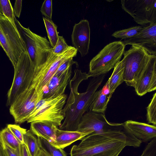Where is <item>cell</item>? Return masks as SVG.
I'll use <instances>...</instances> for the list:
<instances>
[{
    "instance_id": "cell-1",
    "label": "cell",
    "mask_w": 156,
    "mask_h": 156,
    "mask_svg": "<svg viewBox=\"0 0 156 156\" xmlns=\"http://www.w3.org/2000/svg\"><path fill=\"white\" fill-rule=\"evenodd\" d=\"M139 140L123 125L101 133H93L74 145L70 156H118L126 146L137 147Z\"/></svg>"
},
{
    "instance_id": "cell-2",
    "label": "cell",
    "mask_w": 156,
    "mask_h": 156,
    "mask_svg": "<svg viewBox=\"0 0 156 156\" xmlns=\"http://www.w3.org/2000/svg\"><path fill=\"white\" fill-rule=\"evenodd\" d=\"M90 76L80 70L75 69L74 75L69 82L70 93L66 104L62 109L65 118L63 123L59 126L61 130L76 131L79 122L85 113L89 108L97 93V89L102 83L105 74L93 77L89 83L85 92L78 91L79 84L83 80H87Z\"/></svg>"
},
{
    "instance_id": "cell-3",
    "label": "cell",
    "mask_w": 156,
    "mask_h": 156,
    "mask_svg": "<svg viewBox=\"0 0 156 156\" xmlns=\"http://www.w3.org/2000/svg\"><path fill=\"white\" fill-rule=\"evenodd\" d=\"M15 22L35 72L47 61L52 48L45 37L34 33L29 27H23L16 18Z\"/></svg>"
},
{
    "instance_id": "cell-4",
    "label": "cell",
    "mask_w": 156,
    "mask_h": 156,
    "mask_svg": "<svg viewBox=\"0 0 156 156\" xmlns=\"http://www.w3.org/2000/svg\"><path fill=\"white\" fill-rule=\"evenodd\" d=\"M123 55L121 61L124 66V81L127 85L134 87L153 55L149 54L142 48L133 45L124 51Z\"/></svg>"
},
{
    "instance_id": "cell-5",
    "label": "cell",
    "mask_w": 156,
    "mask_h": 156,
    "mask_svg": "<svg viewBox=\"0 0 156 156\" xmlns=\"http://www.w3.org/2000/svg\"><path fill=\"white\" fill-rule=\"evenodd\" d=\"M66 98L65 94L56 97L43 98L37 104L27 121L47 122L60 126L65 118L62 109Z\"/></svg>"
},
{
    "instance_id": "cell-6",
    "label": "cell",
    "mask_w": 156,
    "mask_h": 156,
    "mask_svg": "<svg viewBox=\"0 0 156 156\" xmlns=\"http://www.w3.org/2000/svg\"><path fill=\"white\" fill-rule=\"evenodd\" d=\"M0 44L13 67L27 51L24 42L18 30L0 13Z\"/></svg>"
},
{
    "instance_id": "cell-7",
    "label": "cell",
    "mask_w": 156,
    "mask_h": 156,
    "mask_svg": "<svg viewBox=\"0 0 156 156\" xmlns=\"http://www.w3.org/2000/svg\"><path fill=\"white\" fill-rule=\"evenodd\" d=\"M125 46L121 41H114L105 46L91 60L88 73L90 77L105 74L114 68L120 61Z\"/></svg>"
},
{
    "instance_id": "cell-8",
    "label": "cell",
    "mask_w": 156,
    "mask_h": 156,
    "mask_svg": "<svg viewBox=\"0 0 156 156\" xmlns=\"http://www.w3.org/2000/svg\"><path fill=\"white\" fill-rule=\"evenodd\" d=\"M14 68L13 80L7 94V106H10L18 96L30 86L35 73L27 51L21 55Z\"/></svg>"
},
{
    "instance_id": "cell-9",
    "label": "cell",
    "mask_w": 156,
    "mask_h": 156,
    "mask_svg": "<svg viewBox=\"0 0 156 156\" xmlns=\"http://www.w3.org/2000/svg\"><path fill=\"white\" fill-rule=\"evenodd\" d=\"M77 51L74 47L69 46L59 55H55L51 51L46 62L35 70L30 86L37 90H42L59 67L67 60L76 57Z\"/></svg>"
},
{
    "instance_id": "cell-10",
    "label": "cell",
    "mask_w": 156,
    "mask_h": 156,
    "mask_svg": "<svg viewBox=\"0 0 156 156\" xmlns=\"http://www.w3.org/2000/svg\"><path fill=\"white\" fill-rule=\"evenodd\" d=\"M43 97V90H37L31 86L18 96L9 108L15 122L20 124L27 121Z\"/></svg>"
},
{
    "instance_id": "cell-11",
    "label": "cell",
    "mask_w": 156,
    "mask_h": 156,
    "mask_svg": "<svg viewBox=\"0 0 156 156\" xmlns=\"http://www.w3.org/2000/svg\"><path fill=\"white\" fill-rule=\"evenodd\" d=\"M121 4L122 9L140 26L156 22V0H123Z\"/></svg>"
},
{
    "instance_id": "cell-12",
    "label": "cell",
    "mask_w": 156,
    "mask_h": 156,
    "mask_svg": "<svg viewBox=\"0 0 156 156\" xmlns=\"http://www.w3.org/2000/svg\"><path fill=\"white\" fill-rule=\"evenodd\" d=\"M122 123H111L107 120L104 114L89 111L81 117L77 131L87 135L101 133L120 128Z\"/></svg>"
},
{
    "instance_id": "cell-13",
    "label": "cell",
    "mask_w": 156,
    "mask_h": 156,
    "mask_svg": "<svg viewBox=\"0 0 156 156\" xmlns=\"http://www.w3.org/2000/svg\"><path fill=\"white\" fill-rule=\"evenodd\" d=\"M125 46L130 45L140 47L149 54L156 55V22L144 26L134 37L124 40Z\"/></svg>"
},
{
    "instance_id": "cell-14",
    "label": "cell",
    "mask_w": 156,
    "mask_h": 156,
    "mask_svg": "<svg viewBox=\"0 0 156 156\" xmlns=\"http://www.w3.org/2000/svg\"><path fill=\"white\" fill-rule=\"evenodd\" d=\"M90 29L87 20H82L73 27L71 35L72 44L84 57L88 53L90 43Z\"/></svg>"
},
{
    "instance_id": "cell-15",
    "label": "cell",
    "mask_w": 156,
    "mask_h": 156,
    "mask_svg": "<svg viewBox=\"0 0 156 156\" xmlns=\"http://www.w3.org/2000/svg\"><path fill=\"white\" fill-rule=\"evenodd\" d=\"M72 66L62 74H55L43 88V98L56 97L64 94L72 73Z\"/></svg>"
},
{
    "instance_id": "cell-16",
    "label": "cell",
    "mask_w": 156,
    "mask_h": 156,
    "mask_svg": "<svg viewBox=\"0 0 156 156\" xmlns=\"http://www.w3.org/2000/svg\"><path fill=\"white\" fill-rule=\"evenodd\" d=\"M132 134L142 143L151 141L156 138V126L129 120L123 123Z\"/></svg>"
},
{
    "instance_id": "cell-17",
    "label": "cell",
    "mask_w": 156,
    "mask_h": 156,
    "mask_svg": "<svg viewBox=\"0 0 156 156\" xmlns=\"http://www.w3.org/2000/svg\"><path fill=\"white\" fill-rule=\"evenodd\" d=\"M58 127L52 123L35 122L31 123L30 130L34 135L52 144L56 138Z\"/></svg>"
},
{
    "instance_id": "cell-18",
    "label": "cell",
    "mask_w": 156,
    "mask_h": 156,
    "mask_svg": "<svg viewBox=\"0 0 156 156\" xmlns=\"http://www.w3.org/2000/svg\"><path fill=\"white\" fill-rule=\"evenodd\" d=\"M87 134L78 131H69L58 129L56 139L52 145L57 148L62 149L73 142L81 140Z\"/></svg>"
},
{
    "instance_id": "cell-19",
    "label": "cell",
    "mask_w": 156,
    "mask_h": 156,
    "mask_svg": "<svg viewBox=\"0 0 156 156\" xmlns=\"http://www.w3.org/2000/svg\"><path fill=\"white\" fill-rule=\"evenodd\" d=\"M154 74L153 58L151 62L144 71L134 87L138 95L142 96L148 92L149 86Z\"/></svg>"
},
{
    "instance_id": "cell-20",
    "label": "cell",
    "mask_w": 156,
    "mask_h": 156,
    "mask_svg": "<svg viewBox=\"0 0 156 156\" xmlns=\"http://www.w3.org/2000/svg\"><path fill=\"white\" fill-rule=\"evenodd\" d=\"M123 70L124 66L121 61L115 65L112 73L106 83L109 91V101L117 87L124 81L123 79Z\"/></svg>"
},
{
    "instance_id": "cell-21",
    "label": "cell",
    "mask_w": 156,
    "mask_h": 156,
    "mask_svg": "<svg viewBox=\"0 0 156 156\" xmlns=\"http://www.w3.org/2000/svg\"><path fill=\"white\" fill-rule=\"evenodd\" d=\"M109 95L105 94L102 88L97 90L96 96L91 103L89 110L104 114L109 101Z\"/></svg>"
},
{
    "instance_id": "cell-22",
    "label": "cell",
    "mask_w": 156,
    "mask_h": 156,
    "mask_svg": "<svg viewBox=\"0 0 156 156\" xmlns=\"http://www.w3.org/2000/svg\"><path fill=\"white\" fill-rule=\"evenodd\" d=\"M30 130L23 135L24 144L30 156H36L40 149L38 138Z\"/></svg>"
},
{
    "instance_id": "cell-23",
    "label": "cell",
    "mask_w": 156,
    "mask_h": 156,
    "mask_svg": "<svg viewBox=\"0 0 156 156\" xmlns=\"http://www.w3.org/2000/svg\"><path fill=\"white\" fill-rule=\"evenodd\" d=\"M43 19L49 41L51 47L53 48L55 45L59 36L57 31V26L51 20L44 17Z\"/></svg>"
},
{
    "instance_id": "cell-24",
    "label": "cell",
    "mask_w": 156,
    "mask_h": 156,
    "mask_svg": "<svg viewBox=\"0 0 156 156\" xmlns=\"http://www.w3.org/2000/svg\"><path fill=\"white\" fill-rule=\"evenodd\" d=\"M0 142L14 149L19 148L21 145L19 141L7 127L0 131Z\"/></svg>"
},
{
    "instance_id": "cell-25",
    "label": "cell",
    "mask_w": 156,
    "mask_h": 156,
    "mask_svg": "<svg viewBox=\"0 0 156 156\" xmlns=\"http://www.w3.org/2000/svg\"><path fill=\"white\" fill-rule=\"evenodd\" d=\"M0 13L5 16L14 27L16 30H18L15 22L16 18L10 0H0Z\"/></svg>"
},
{
    "instance_id": "cell-26",
    "label": "cell",
    "mask_w": 156,
    "mask_h": 156,
    "mask_svg": "<svg viewBox=\"0 0 156 156\" xmlns=\"http://www.w3.org/2000/svg\"><path fill=\"white\" fill-rule=\"evenodd\" d=\"M37 137L40 147L45 150L51 156H67L63 149L57 148L45 139Z\"/></svg>"
},
{
    "instance_id": "cell-27",
    "label": "cell",
    "mask_w": 156,
    "mask_h": 156,
    "mask_svg": "<svg viewBox=\"0 0 156 156\" xmlns=\"http://www.w3.org/2000/svg\"><path fill=\"white\" fill-rule=\"evenodd\" d=\"M143 26H137L130 27L127 29L115 31L112 36L116 38L126 40L130 38L137 34Z\"/></svg>"
},
{
    "instance_id": "cell-28",
    "label": "cell",
    "mask_w": 156,
    "mask_h": 156,
    "mask_svg": "<svg viewBox=\"0 0 156 156\" xmlns=\"http://www.w3.org/2000/svg\"><path fill=\"white\" fill-rule=\"evenodd\" d=\"M146 116L148 123L156 126V92L147 108Z\"/></svg>"
},
{
    "instance_id": "cell-29",
    "label": "cell",
    "mask_w": 156,
    "mask_h": 156,
    "mask_svg": "<svg viewBox=\"0 0 156 156\" xmlns=\"http://www.w3.org/2000/svg\"><path fill=\"white\" fill-rule=\"evenodd\" d=\"M7 127L19 141L21 144H24L23 135L27 131L26 129L22 128L16 124H9Z\"/></svg>"
},
{
    "instance_id": "cell-30",
    "label": "cell",
    "mask_w": 156,
    "mask_h": 156,
    "mask_svg": "<svg viewBox=\"0 0 156 156\" xmlns=\"http://www.w3.org/2000/svg\"><path fill=\"white\" fill-rule=\"evenodd\" d=\"M69 46L66 43L63 36H59L55 45L52 48L51 51L55 55H59L63 52Z\"/></svg>"
},
{
    "instance_id": "cell-31",
    "label": "cell",
    "mask_w": 156,
    "mask_h": 156,
    "mask_svg": "<svg viewBox=\"0 0 156 156\" xmlns=\"http://www.w3.org/2000/svg\"><path fill=\"white\" fill-rule=\"evenodd\" d=\"M40 11L45 18L51 20L52 13V0H45L42 4Z\"/></svg>"
},
{
    "instance_id": "cell-32",
    "label": "cell",
    "mask_w": 156,
    "mask_h": 156,
    "mask_svg": "<svg viewBox=\"0 0 156 156\" xmlns=\"http://www.w3.org/2000/svg\"><path fill=\"white\" fill-rule=\"evenodd\" d=\"M140 156H156V138L147 144Z\"/></svg>"
},
{
    "instance_id": "cell-33",
    "label": "cell",
    "mask_w": 156,
    "mask_h": 156,
    "mask_svg": "<svg viewBox=\"0 0 156 156\" xmlns=\"http://www.w3.org/2000/svg\"><path fill=\"white\" fill-rule=\"evenodd\" d=\"M0 146L4 150L7 156H21L20 147L14 149L1 142H0Z\"/></svg>"
},
{
    "instance_id": "cell-34",
    "label": "cell",
    "mask_w": 156,
    "mask_h": 156,
    "mask_svg": "<svg viewBox=\"0 0 156 156\" xmlns=\"http://www.w3.org/2000/svg\"><path fill=\"white\" fill-rule=\"evenodd\" d=\"M22 0H16L13 7V10L15 16L19 18L22 8Z\"/></svg>"
},
{
    "instance_id": "cell-35",
    "label": "cell",
    "mask_w": 156,
    "mask_h": 156,
    "mask_svg": "<svg viewBox=\"0 0 156 156\" xmlns=\"http://www.w3.org/2000/svg\"><path fill=\"white\" fill-rule=\"evenodd\" d=\"M156 90V74H154L151 82L148 92H150Z\"/></svg>"
},
{
    "instance_id": "cell-36",
    "label": "cell",
    "mask_w": 156,
    "mask_h": 156,
    "mask_svg": "<svg viewBox=\"0 0 156 156\" xmlns=\"http://www.w3.org/2000/svg\"><path fill=\"white\" fill-rule=\"evenodd\" d=\"M20 149L21 156H30L27 149L24 144H21Z\"/></svg>"
},
{
    "instance_id": "cell-37",
    "label": "cell",
    "mask_w": 156,
    "mask_h": 156,
    "mask_svg": "<svg viewBox=\"0 0 156 156\" xmlns=\"http://www.w3.org/2000/svg\"><path fill=\"white\" fill-rule=\"evenodd\" d=\"M36 156H51L44 149L40 147Z\"/></svg>"
},
{
    "instance_id": "cell-38",
    "label": "cell",
    "mask_w": 156,
    "mask_h": 156,
    "mask_svg": "<svg viewBox=\"0 0 156 156\" xmlns=\"http://www.w3.org/2000/svg\"><path fill=\"white\" fill-rule=\"evenodd\" d=\"M154 64V74H156V55H153V56Z\"/></svg>"
},
{
    "instance_id": "cell-39",
    "label": "cell",
    "mask_w": 156,
    "mask_h": 156,
    "mask_svg": "<svg viewBox=\"0 0 156 156\" xmlns=\"http://www.w3.org/2000/svg\"><path fill=\"white\" fill-rule=\"evenodd\" d=\"M0 156H7L4 150L1 146H0Z\"/></svg>"
}]
</instances>
